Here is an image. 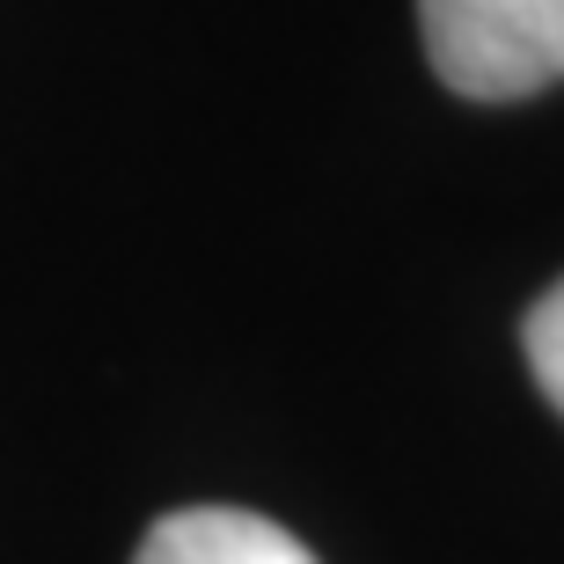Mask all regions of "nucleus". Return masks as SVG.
I'll return each instance as SVG.
<instances>
[{"label": "nucleus", "instance_id": "7ed1b4c3", "mask_svg": "<svg viewBox=\"0 0 564 564\" xmlns=\"http://www.w3.org/2000/svg\"><path fill=\"white\" fill-rule=\"evenodd\" d=\"M521 345H528V375H535V389H543L550 411L564 419V279L535 301V308H528Z\"/></svg>", "mask_w": 564, "mask_h": 564}, {"label": "nucleus", "instance_id": "f03ea898", "mask_svg": "<svg viewBox=\"0 0 564 564\" xmlns=\"http://www.w3.org/2000/svg\"><path fill=\"white\" fill-rule=\"evenodd\" d=\"M132 564H315V550L242 506H184L147 528Z\"/></svg>", "mask_w": 564, "mask_h": 564}, {"label": "nucleus", "instance_id": "f257e3e1", "mask_svg": "<svg viewBox=\"0 0 564 564\" xmlns=\"http://www.w3.org/2000/svg\"><path fill=\"white\" fill-rule=\"evenodd\" d=\"M425 59L469 104H521L564 82V0H419Z\"/></svg>", "mask_w": 564, "mask_h": 564}]
</instances>
